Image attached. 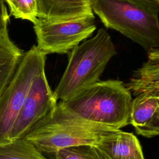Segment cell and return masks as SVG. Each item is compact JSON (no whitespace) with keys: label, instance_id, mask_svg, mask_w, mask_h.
<instances>
[{"label":"cell","instance_id":"4","mask_svg":"<svg viewBox=\"0 0 159 159\" xmlns=\"http://www.w3.org/2000/svg\"><path fill=\"white\" fill-rule=\"evenodd\" d=\"M90 2L92 11L107 28L119 31L145 50L158 48V16L123 0Z\"/></svg>","mask_w":159,"mask_h":159},{"label":"cell","instance_id":"15","mask_svg":"<svg viewBox=\"0 0 159 159\" xmlns=\"http://www.w3.org/2000/svg\"><path fill=\"white\" fill-rule=\"evenodd\" d=\"M52 154L53 159H100L96 147L91 145L68 147Z\"/></svg>","mask_w":159,"mask_h":159},{"label":"cell","instance_id":"11","mask_svg":"<svg viewBox=\"0 0 159 159\" xmlns=\"http://www.w3.org/2000/svg\"><path fill=\"white\" fill-rule=\"evenodd\" d=\"M148 60L135 71L125 86L137 96L140 94L159 95V50L158 48L148 50Z\"/></svg>","mask_w":159,"mask_h":159},{"label":"cell","instance_id":"10","mask_svg":"<svg viewBox=\"0 0 159 159\" xmlns=\"http://www.w3.org/2000/svg\"><path fill=\"white\" fill-rule=\"evenodd\" d=\"M95 147L107 159H145L137 137L121 130L102 137Z\"/></svg>","mask_w":159,"mask_h":159},{"label":"cell","instance_id":"2","mask_svg":"<svg viewBox=\"0 0 159 159\" xmlns=\"http://www.w3.org/2000/svg\"><path fill=\"white\" fill-rule=\"evenodd\" d=\"M132 100L122 81L108 80L98 81L60 101L89 121L120 129L129 124Z\"/></svg>","mask_w":159,"mask_h":159},{"label":"cell","instance_id":"12","mask_svg":"<svg viewBox=\"0 0 159 159\" xmlns=\"http://www.w3.org/2000/svg\"><path fill=\"white\" fill-rule=\"evenodd\" d=\"M24 55L11 40L7 26L0 29V94L7 86Z\"/></svg>","mask_w":159,"mask_h":159},{"label":"cell","instance_id":"14","mask_svg":"<svg viewBox=\"0 0 159 159\" xmlns=\"http://www.w3.org/2000/svg\"><path fill=\"white\" fill-rule=\"evenodd\" d=\"M7 4L10 15L16 19L27 20L34 23L37 19L36 0H4Z\"/></svg>","mask_w":159,"mask_h":159},{"label":"cell","instance_id":"17","mask_svg":"<svg viewBox=\"0 0 159 159\" xmlns=\"http://www.w3.org/2000/svg\"><path fill=\"white\" fill-rule=\"evenodd\" d=\"M9 21V15L8 14L7 7L4 2L0 3V29L7 26Z\"/></svg>","mask_w":159,"mask_h":159},{"label":"cell","instance_id":"6","mask_svg":"<svg viewBox=\"0 0 159 159\" xmlns=\"http://www.w3.org/2000/svg\"><path fill=\"white\" fill-rule=\"evenodd\" d=\"M34 24L39 50L44 55L65 53L90 37L96 30L94 16L68 21L37 18Z\"/></svg>","mask_w":159,"mask_h":159},{"label":"cell","instance_id":"8","mask_svg":"<svg viewBox=\"0 0 159 159\" xmlns=\"http://www.w3.org/2000/svg\"><path fill=\"white\" fill-rule=\"evenodd\" d=\"M129 122L136 132L152 138L159 134V95L140 94L132 100Z\"/></svg>","mask_w":159,"mask_h":159},{"label":"cell","instance_id":"1","mask_svg":"<svg viewBox=\"0 0 159 159\" xmlns=\"http://www.w3.org/2000/svg\"><path fill=\"white\" fill-rule=\"evenodd\" d=\"M119 130L89 121L67 108L61 101L35 124L22 139L40 152L52 154L74 146H96L101 139Z\"/></svg>","mask_w":159,"mask_h":159},{"label":"cell","instance_id":"16","mask_svg":"<svg viewBox=\"0 0 159 159\" xmlns=\"http://www.w3.org/2000/svg\"><path fill=\"white\" fill-rule=\"evenodd\" d=\"M132 3L147 11L158 16L159 0H123Z\"/></svg>","mask_w":159,"mask_h":159},{"label":"cell","instance_id":"7","mask_svg":"<svg viewBox=\"0 0 159 159\" xmlns=\"http://www.w3.org/2000/svg\"><path fill=\"white\" fill-rule=\"evenodd\" d=\"M54 96L42 70L33 80L20 111L12 127L10 140L20 139L35 124L43 119L56 106Z\"/></svg>","mask_w":159,"mask_h":159},{"label":"cell","instance_id":"19","mask_svg":"<svg viewBox=\"0 0 159 159\" xmlns=\"http://www.w3.org/2000/svg\"><path fill=\"white\" fill-rule=\"evenodd\" d=\"M4 0H0V3H2V2H4Z\"/></svg>","mask_w":159,"mask_h":159},{"label":"cell","instance_id":"13","mask_svg":"<svg viewBox=\"0 0 159 159\" xmlns=\"http://www.w3.org/2000/svg\"><path fill=\"white\" fill-rule=\"evenodd\" d=\"M0 159H48L32 144L20 138L0 145Z\"/></svg>","mask_w":159,"mask_h":159},{"label":"cell","instance_id":"5","mask_svg":"<svg viewBox=\"0 0 159 159\" xmlns=\"http://www.w3.org/2000/svg\"><path fill=\"white\" fill-rule=\"evenodd\" d=\"M45 55L37 46L24 53L12 78L0 94V145L11 142L10 134L35 76L45 70Z\"/></svg>","mask_w":159,"mask_h":159},{"label":"cell","instance_id":"18","mask_svg":"<svg viewBox=\"0 0 159 159\" xmlns=\"http://www.w3.org/2000/svg\"><path fill=\"white\" fill-rule=\"evenodd\" d=\"M96 150H97V152H98V156H99V158L100 159H107L99 150V149L96 147Z\"/></svg>","mask_w":159,"mask_h":159},{"label":"cell","instance_id":"3","mask_svg":"<svg viewBox=\"0 0 159 159\" xmlns=\"http://www.w3.org/2000/svg\"><path fill=\"white\" fill-rule=\"evenodd\" d=\"M110 35L104 28L72 49L66 68L55 90L57 100L65 101L80 89L99 81L111 58L116 54Z\"/></svg>","mask_w":159,"mask_h":159},{"label":"cell","instance_id":"9","mask_svg":"<svg viewBox=\"0 0 159 159\" xmlns=\"http://www.w3.org/2000/svg\"><path fill=\"white\" fill-rule=\"evenodd\" d=\"M37 18L68 21L94 16L90 0H36Z\"/></svg>","mask_w":159,"mask_h":159}]
</instances>
